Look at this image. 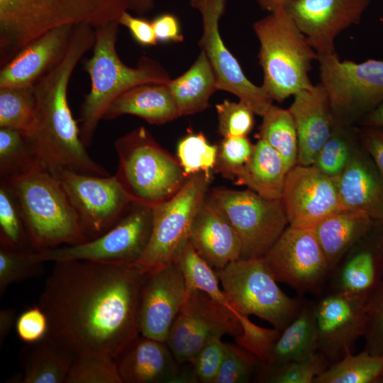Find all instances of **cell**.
Masks as SVG:
<instances>
[{
  "instance_id": "cell-1",
  "label": "cell",
  "mask_w": 383,
  "mask_h": 383,
  "mask_svg": "<svg viewBox=\"0 0 383 383\" xmlns=\"http://www.w3.org/2000/svg\"><path fill=\"white\" fill-rule=\"evenodd\" d=\"M148 272L137 263L55 262L39 306L48 320L46 337L74 359L114 358L140 335V294Z\"/></svg>"
},
{
  "instance_id": "cell-2",
  "label": "cell",
  "mask_w": 383,
  "mask_h": 383,
  "mask_svg": "<svg viewBox=\"0 0 383 383\" xmlns=\"http://www.w3.org/2000/svg\"><path fill=\"white\" fill-rule=\"evenodd\" d=\"M94 43L93 26L84 23L75 25L62 60L34 85L35 121L26 136L39 163L55 175L65 170L109 175L88 154L67 100L71 76L83 55L93 48Z\"/></svg>"
},
{
  "instance_id": "cell-3",
  "label": "cell",
  "mask_w": 383,
  "mask_h": 383,
  "mask_svg": "<svg viewBox=\"0 0 383 383\" xmlns=\"http://www.w3.org/2000/svg\"><path fill=\"white\" fill-rule=\"evenodd\" d=\"M130 0H0V66L46 32L65 25L94 28L130 9Z\"/></svg>"
},
{
  "instance_id": "cell-4",
  "label": "cell",
  "mask_w": 383,
  "mask_h": 383,
  "mask_svg": "<svg viewBox=\"0 0 383 383\" xmlns=\"http://www.w3.org/2000/svg\"><path fill=\"white\" fill-rule=\"evenodd\" d=\"M118 21L95 28V43L91 57L84 61L91 88L81 105L80 138L86 148L110 104L127 90L144 84H167L171 78L155 60L142 56L135 67L124 64L116 51Z\"/></svg>"
},
{
  "instance_id": "cell-5",
  "label": "cell",
  "mask_w": 383,
  "mask_h": 383,
  "mask_svg": "<svg viewBox=\"0 0 383 383\" xmlns=\"http://www.w3.org/2000/svg\"><path fill=\"white\" fill-rule=\"evenodd\" d=\"M1 182L16 199L34 251L88 240L60 180L39 162L27 172Z\"/></svg>"
},
{
  "instance_id": "cell-6",
  "label": "cell",
  "mask_w": 383,
  "mask_h": 383,
  "mask_svg": "<svg viewBox=\"0 0 383 383\" xmlns=\"http://www.w3.org/2000/svg\"><path fill=\"white\" fill-rule=\"evenodd\" d=\"M270 13L252 28L260 43L261 87L273 101L281 103L313 87L309 72L318 54L284 6Z\"/></svg>"
},
{
  "instance_id": "cell-7",
  "label": "cell",
  "mask_w": 383,
  "mask_h": 383,
  "mask_svg": "<svg viewBox=\"0 0 383 383\" xmlns=\"http://www.w3.org/2000/svg\"><path fill=\"white\" fill-rule=\"evenodd\" d=\"M115 174L132 202L154 208L174 196L187 176L177 158L140 126L115 141Z\"/></svg>"
},
{
  "instance_id": "cell-8",
  "label": "cell",
  "mask_w": 383,
  "mask_h": 383,
  "mask_svg": "<svg viewBox=\"0 0 383 383\" xmlns=\"http://www.w3.org/2000/svg\"><path fill=\"white\" fill-rule=\"evenodd\" d=\"M216 272L227 301L236 313L256 316L280 331L294 319L305 301L290 297L279 288L263 257L238 259Z\"/></svg>"
},
{
  "instance_id": "cell-9",
  "label": "cell",
  "mask_w": 383,
  "mask_h": 383,
  "mask_svg": "<svg viewBox=\"0 0 383 383\" xmlns=\"http://www.w3.org/2000/svg\"><path fill=\"white\" fill-rule=\"evenodd\" d=\"M319 77L337 123L356 126L383 101V61H341L337 53L318 55Z\"/></svg>"
},
{
  "instance_id": "cell-10",
  "label": "cell",
  "mask_w": 383,
  "mask_h": 383,
  "mask_svg": "<svg viewBox=\"0 0 383 383\" xmlns=\"http://www.w3.org/2000/svg\"><path fill=\"white\" fill-rule=\"evenodd\" d=\"M153 208L132 202L109 231L86 242L34 251L38 262L89 260L101 262L135 263L146 250L152 228Z\"/></svg>"
},
{
  "instance_id": "cell-11",
  "label": "cell",
  "mask_w": 383,
  "mask_h": 383,
  "mask_svg": "<svg viewBox=\"0 0 383 383\" xmlns=\"http://www.w3.org/2000/svg\"><path fill=\"white\" fill-rule=\"evenodd\" d=\"M209 196L240 239V259L263 257L289 225L282 199H267L248 189L216 188Z\"/></svg>"
},
{
  "instance_id": "cell-12",
  "label": "cell",
  "mask_w": 383,
  "mask_h": 383,
  "mask_svg": "<svg viewBox=\"0 0 383 383\" xmlns=\"http://www.w3.org/2000/svg\"><path fill=\"white\" fill-rule=\"evenodd\" d=\"M211 174L199 172L187 177L171 198L153 208L152 228L146 250L135 263L150 272L172 262L189 238L199 207L208 195Z\"/></svg>"
},
{
  "instance_id": "cell-13",
  "label": "cell",
  "mask_w": 383,
  "mask_h": 383,
  "mask_svg": "<svg viewBox=\"0 0 383 383\" xmlns=\"http://www.w3.org/2000/svg\"><path fill=\"white\" fill-rule=\"evenodd\" d=\"M242 333L236 313L197 289L187 290L184 302L166 343L179 364L190 363L211 340Z\"/></svg>"
},
{
  "instance_id": "cell-14",
  "label": "cell",
  "mask_w": 383,
  "mask_h": 383,
  "mask_svg": "<svg viewBox=\"0 0 383 383\" xmlns=\"http://www.w3.org/2000/svg\"><path fill=\"white\" fill-rule=\"evenodd\" d=\"M263 260L277 282L299 294H321L331 274L313 228L288 225Z\"/></svg>"
},
{
  "instance_id": "cell-15",
  "label": "cell",
  "mask_w": 383,
  "mask_h": 383,
  "mask_svg": "<svg viewBox=\"0 0 383 383\" xmlns=\"http://www.w3.org/2000/svg\"><path fill=\"white\" fill-rule=\"evenodd\" d=\"M189 3L201 17L203 31L198 45L210 62L218 90L234 94L255 114L262 116L273 100L262 87L256 86L246 77L220 35L219 21L225 13L226 0H189Z\"/></svg>"
},
{
  "instance_id": "cell-16",
  "label": "cell",
  "mask_w": 383,
  "mask_h": 383,
  "mask_svg": "<svg viewBox=\"0 0 383 383\" xmlns=\"http://www.w3.org/2000/svg\"><path fill=\"white\" fill-rule=\"evenodd\" d=\"M56 176L88 240L112 228L132 203L115 175L98 176L65 170Z\"/></svg>"
},
{
  "instance_id": "cell-17",
  "label": "cell",
  "mask_w": 383,
  "mask_h": 383,
  "mask_svg": "<svg viewBox=\"0 0 383 383\" xmlns=\"http://www.w3.org/2000/svg\"><path fill=\"white\" fill-rule=\"evenodd\" d=\"M313 301L317 330V351L330 365L353 353L363 335L367 298L328 291Z\"/></svg>"
},
{
  "instance_id": "cell-18",
  "label": "cell",
  "mask_w": 383,
  "mask_h": 383,
  "mask_svg": "<svg viewBox=\"0 0 383 383\" xmlns=\"http://www.w3.org/2000/svg\"><path fill=\"white\" fill-rule=\"evenodd\" d=\"M281 199L289 225L294 227L313 228L345 209L338 177L328 176L313 165H296L288 171Z\"/></svg>"
},
{
  "instance_id": "cell-19",
  "label": "cell",
  "mask_w": 383,
  "mask_h": 383,
  "mask_svg": "<svg viewBox=\"0 0 383 383\" xmlns=\"http://www.w3.org/2000/svg\"><path fill=\"white\" fill-rule=\"evenodd\" d=\"M371 0H291L284 8L318 55L335 53V39L361 21Z\"/></svg>"
},
{
  "instance_id": "cell-20",
  "label": "cell",
  "mask_w": 383,
  "mask_h": 383,
  "mask_svg": "<svg viewBox=\"0 0 383 383\" xmlns=\"http://www.w3.org/2000/svg\"><path fill=\"white\" fill-rule=\"evenodd\" d=\"M186 295L183 275L173 262L148 272L140 294L138 313L140 335L166 342Z\"/></svg>"
},
{
  "instance_id": "cell-21",
  "label": "cell",
  "mask_w": 383,
  "mask_h": 383,
  "mask_svg": "<svg viewBox=\"0 0 383 383\" xmlns=\"http://www.w3.org/2000/svg\"><path fill=\"white\" fill-rule=\"evenodd\" d=\"M114 360L123 383H194L191 363L179 364L166 342L138 335Z\"/></svg>"
},
{
  "instance_id": "cell-22",
  "label": "cell",
  "mask_w": 383,
  "mask_h": 383,
  "mask_svg": "<svg viewBox=\"0 0 383 383\" xmlns=\"http://www.w3.org/2000/svg\"><path fill=\"white\" fill-rule=\"evenodd\" d=\"M383 281V221L373 226L348 250L332 272L328 290L367 299Z\"/></svg>"
},
{
  "instance_id": "cell-23",
  "label": "cell",
  "mask_w": 383,
  "mask_h": 383,
  "mask_svg": "<svg viewBox=\"0 0 383 383\" xmlns=\"http://www.w3.org/2000/svg\"><path fill=\"white\" fill-rule=\"evenodd\" d=\"M75 25L52 29L26 45L1 67L0 87L34 86L65 56Z\"/></svg>"
},
{
  "instance_id": "cell-24",
  "label": "cell",
  "mask_w": 383,
  "mask_h": 383,
  "mask_svg": "<svg viewBox=\"0 0 383 383\" xmlns=\"http://www.w3.org/2000/svg\"><path fill=\"white\" fill-rule=\"evenodd\" d=\"M288 109L296 128L299 143L297 165H313L329 138L336 121L327 93L321 83L296 93Z\"/></svg>"
},
{
  "instance_id": "cell-25",
  "label": "cell",
  "mask_w": 383,
  "mask_h": 383,
  "mask_svg": "<svg viewBox=\"0 0 383 383\" xmlns=\"http://www.w3.org/2000/svg\"><path fill=\"white\" fill-rule=\"evenodd\" d=\"M188 239L215 270L240 259V239L226 215L209 195L194 218Z\"/></svg>"
},
{
  "instance_id": "cell-26",
  "label": "cell",
  "mask_w": 383,
  "mask_h": 383,
  "mask_svg": "<svg viewBox=\"0 0 383 383\" xmlns=\"http://www.w3.org/2000/svg\"><path fill=\"white\" fill-rule=\"evenodd\" d=\"M345 209L362 211L383 221V175L360 143L343 172L338 177Z\"/></svg>"
},
{
  "instance_id": "cell-27",
  "label": "cell",
  "mask_w": 383,
  "mask_h": 383,
  "mask_svg": "<svg viewBox=\"0 0 383 383\" xmlns=\"http://www.w3.org/2000/svg\"><path fill=\"white\" fill-rule=\"evenodd\" d=\"M126 114L155 125L180 117L167 84H144L127 90L110 104L103 119L109 121Z\"/></svg>"
},
{
  "instance_id": "cell-28",
  "label": "cell",
  "mask_w": 383,
  "mask_h": 383,
  "mask_svg": "<svg viewBox=\"0 0 383 383\" xmlns=\"http://www.w3.org/2000/svg\"><path fill=\"white\" fill-rule=\"evenodd\" d=\"M376 221L362 211L345 209L325 218L313 228L331 273Z\"/></svg>"
},
{
  "instance_id": "cell-29",
  "label": "cell",
  "mask_w": 383,
  "mask_h": 383,
  "mask_svg": "<svg viewBox=\"0 0 383 383\" xmlns=\"http://www.w3.org/2000/svg\"><path fill=\"white\" fill-rule=\"evenodd\" d=\"M288 167L282 156L262 139L233 182L271 199H281Z\"/></svg>"
},
{
  "instance_id": "cell-30",
  "label": "cell",
  "mask_w": 383,
  "mask_h": 383,
  "mask_svg": "<svg viewBox=\"0 0 383 383\" xmlns=\"http://www.w3.org/2000/svg\"><path fill=\"white\" fill-rule=\"evenodd\" d=\"M180 116L201 112L209 106L211 96L218 90L213 69L201 50L192 65L167 84Z\"/></svg>"
},
{
  "instance_id": "cell-31",
  "label": "cell",
  "mask_w": 383,
  "mask_h": 383,
  "mask_svg": "<svg viewBox=\"0 0 383 383\" xmlns=\"http://www.w3.org/2000/svg\"><path fill=\"white\" fill-rule=\"evenodd\" d=\"M317 351L313 301L305 300L294 319L280 333L269 356L268 365L307 358Z\"/></svg>"
},
{
  "instance_id": "cell-32",
  "label": "cell",
  "mask_w": 383,
  "mask_h": 383,
  "mask_svg": "<svg viewBox=\"0 0 383 383\" xmlns=\"http://www.w3.org/2000/svg\"><path fill=\"white\" fill-rule=\"evenodd\" d=\"M22 351L21 383H65L72 356L48 337Z\"/></svg>"
},
{
  "instance_id": "cell-33",
  "label": "cell",
  "mask_w": 383,
  "mask_h": 383,
  "mask_svg": "<svg viewBox=\"0 0 383 383\" xmlns=\"http://www.w3.org/2000/svg\"><path fill=\"white\" fill-rule=\"evenodd\" d=\"M172 262L181 271L187 290H200L231 309L219 287L216 270L196 251L189 239L179 248Z\"/></svg>"
},
{
  "instance_id": "cell-34",
  "label": "cell",
  "mask_w": 383,
  "mask_h": 383,
  "mask_svg": "<svg viewBox=\"0 0 383 383\" xmlns=\"http://www.w3.org/2000/svg\"><path fill=\"white\" fill-rule=\"evenodd\" d=\"M262 117L260 139L282 156L289 170L297 165L299 152L298 135L292 113L289 109L272 104Z\"/></svg>"
},
{
  "instance_id": "cell-35",
  "label": "cell",
  "mask_w": 383,
  "mask_h": 383,
  "mask_svg": "<svg viewBox=\"0 0 383 383\" xmlns=\"http://www.w3.org/2000/svg\"><path fill=\"white\" fill-rule=\"evenodd\" d=\"M382 372L383 355H374L363 350L330 365L313 383H378Z\"/></svg>"
},
{
  "instance_id": "cell-36",
  "label": "cell",
  "mask_w": 383,
  "mask_h": 383,
  "mask_svg": "<svg viewBox=\"0 0 383 383\" xmlns=\"http://www.w3.org/2000/svg\"><path fill=\"white\" fill-rule=\"evenodd\" d=\"M35 116L34 86L0 87V128L18 130L27 135Z\"/></svg>"
},
{
  "instance_id": "cell-37",
  "label": "cell",
  "mask_w": 383,
  "mask_h": 383,
  "mask_svg": "<svg viewBox=\"0 0 383 383\" xmlns=\"http://www.w3.org/2000/svg\"><path fill=\"white\" fill-rule=\"evenodd\" d=\"M359 143L356 126L337 123L318 151L313 165L330 177H338L347 166Z\"/></svg>"
},
{
  "instance_id": "cell-38",
  "label": "cell",
  "mask_w": 383,
  "mask_h": 383,
  "mask_svg": "<svg viewBox=\"0 0 383 383\" xmlns=\"http://www.w3.org/2000/svg\"><path fill=\"white\" fill-rule=\"evenodd\" d=\"M38 162L26 136L18 130L0 128V177L8 181L20 176Z\"/></svg>"
},
{
  "instance_id": "cell-39",
  "label": "cell",
  "mask_w": 383,
  "mask_h": 383,
  "mask_svg": "<svg viewBox=\"0 0 383 383\" xmlns=\"http://www.w3.org/2000/svg\"><path fill=\"white\" fill-rule=\"evenodd\" d=\"M328 366L323 356L316 352L300 360L278 365L260 363L253 380L260 383H313Z\"/></svg>"
},
{
  "instance_id": "cell-40",
  "label": "cell",
  "mask_w": 383,
  "mask_h": 383,
  "mask_svg": "<svg viewBox=\"0 0 383 383\" xmlns=\"http://www.w3.org/2000/svg\"><path fill=\"white\" fill-rule=\"evenodd\" d=\"M0 245L14 249H30L23 217L9 186L0 183Z\"/></svg>"
},
{
  "instance_id": "cell-41",
  "label": "cell",
  "mask_w": 383,
  "mask_h": 383,
  "mask_svg": "<svg viewBox=\"0 0 383 383\" xmlns=\"http://www.w3.org/2000/svg\"><path fill=\"white\" fill-rule=\"evenodd\" d=\"M177 155L187 177L199 172L211 174L216 163L218 145L211 144L201 132L190 133L179 141Z\"/></svg>"
},
{
  "instance_id": "cell-42",
  "label": "cell",
  "mask_w": 383,
  "mask_h": 383,
  "mask_svg": "<svg viewBox=\"0 0 383 383\" xmlns=\"http://www.w3.org/2000/svg\"><path fill=\"white\" fill-rule=\"evenodd\" d=\"M65 383H123L114 358L91 355L74 360Z\"/></svg>"
},
{
  "instance_id": "cell-43",
  "label": "cell",
  "mask_w": 383,
  "mask_h": 383,
  "mask_svg": "<svg viewBox=\"0 0 383 383\" xmlns=\"http://www.w3.org/2000/svg\"><path fill=\"white\" fill-rule=\"evenodd\" d=\"M30 249H14L0 245V296L13 282L36 276L43 270V262L34 261Z\"/></svg>"
},
{
  "instance_id": "cell-44",
  "label": "cell",
  "mask_w": 383,
  "mask_h": 383,
  "mask_svg": "<svg viewBox=\"0 0 383 383\" xmlns=\"http://www.w3.org/2000/svg\"><path fill=\"white\" fill-rule=\"evenodd\" d=\"M260 361L240 345L226 343V353L213 383H248L253 380Z\"/></svg>"
},
{
  "instance_id": "cell-45",
  "label": "cell",
  "mask_w": 383,
  "mask_h": 383,
  "mask_svg": "<svg viewBox=\"0 0 383 383\" xmlns=\"http://www.w3.org/2000/svg\"><path fill=\"white\" fill-rule=\"evenodd\" d=\"M253 148L247 136L223 138L218 145L214 172L233 181L250 159Z\"/></svg>"
},
{
  "instance_id": "cell-46",
  "label": "cell",
  "mask_w": 383,
  "mask_h": 383,
  "mask_svg": "<svg viewBox=\"0 0 383 383\" xmlns=\"http://www.w3.org/2000/svg\"><path fill=\"white\" fill-rule=\"evenodd\" d=\"M218 133L223 138L247 136L255 125V112L243 102L224 100L216 105Z\"/></svg>"
},
{
  "instance_id": "cell-47",
  "label": "cell",
  "mask_w": 383,
  "mask_h": 383,
  "mask_svg": "<svg viewBox=\"0 0 383 383\" xmlns=\"http://www.w3.org/2000/svg\"><path fill=\"white\" fill-rule=\"evenodd\" d=\"M242 333L234 338L235 343L253 354L262 364L267 363L270 353L281 331L256 325L248 316L236 313Z\"/></svg>"
},
{
  "instance_id": "cell-48",
  "label": "cell",
  "mask_w": 383,
  "mask_h": 383,
  "mask_svg": "<svg viewBox=\"0 0 383 383\" xmlns=\"http://www.w3.org/2000/svg\"><path fill=\"white\" fill-rule=\"evenodd\" d=\"M362 337L365 350L374 355H383V281L366 300Z\"/></svg>"
},
{
  "instance_id": "cell-49",
  "label": "cell",
  "mask_w": 383,
  "mask_h": 383,
  "mask_svg": "<svg viewBox=\"0 0 383 383\" xmlns=\"http://www.w3.org/2000/svg\"><path fill=\"white\" fill-rule=\"evenodd\" d=\"M226 353L221 338L206 344L190 362L194 383H213Z\"/></svg>"
},
{
  "instance_id": "cell-50",
  "label": "cell",
  "mask_w": 383,
  "mask_h": 383,
  "mask_svg": "<svg viewBox=\"0 0 383 383\" xmlns=\"http://www.w3.org/2000/svg\"><path fill=\"white\" fill-rule=\"evenodd\" d=\"M48 327L47 316L40 306L28 308L21 313L15 325L18 338L28 344L43 340Z\"/></svg>"
},
{
  "instance_id": "cell-51",
  "label": "cell",
  "mask_w": 383,
  "mask_h": 383,
  "mask_svg": "<svg viewBox=\"0 0 383 383\" xmlns=\"http://www.w3.org/2000/svg\"><path fill=\"white\" fill-rule=\"evenodd\" d=\"M356 129L360 144L383 175V127L356 126Z\"/></svg>"
},
{
  "instance_id": "cell-52",
  "label": "cell",
  "mask_w": 383,
  "mask_h": 383,
  "mask_svg": "<svg viewBox=\"0 0 383 383\" xmlns=\"http://www.w3.org/2000/svg\"><path fill=\"white\" fill-rule=\"evenodd\" d=\"M118 23L127 28L134 40L143 46H155V38L151 21L131 15L125 11L119 18Z\"/></svg>"
},
{
  "instance_id": "cell-53",
  "label": "cell",
  "mask_w": 383,
  "mask_h": 383,
  "mask_svg": "<svg viewBox=\"0 0 383 383\" xmlns=\"http://www.w3.org/2000/svg\"><path fill=\"white\" fill-rule=\"evenodd\" d=\"M155 38L161 43H181L184 40L178 18L171 13H163L152 21Z\"/></svg>"
},
{
  "instance_id": "cell-54",
  "label": "cell",
  "mask_w": 383,
  "mask_h": 383,
  "mask_svg": "<svg viewBox=\"0 0 383 383\" xmlns=\"http://www.w3.org/2000/svg\"><path fill=\"white\" fill-rule=\"evenodd\" d=\"M16 319L14 309L7 308L0 311V347L16 325Z\"/></svg>"
},
{
  "instance_id": "cell-55",
  "label": "cell",
  "mask_w": 383,
  "mask_h": 383,
  "mask_svg": "<svg viewBox=\"0 0 383 383\" xmlns=\"http://www.w3.org/2000/svg\"><path fill=\"white\" fill-rule=\"evenodd\" d=\"M356 126L383 127V101L365 116Z\"/></svg>"
},
{
  "instance_id": "cell-56",
  "label": "cell",
  "mask_w": 383,
  "mask_h": 383,
  "mask_svg": "<svg viewBox=\"0 0 383 383\" xmlns=\"http://www.w3.org/2000/svg\"><path fill=\"white\" fill-rule=\"evenodd\" d=\"M130 9L138 14H144L154 7V0H130Z\"/></svg>"
},
{
  "instance_id": "cell-57",
  "label": "cell",
  "mask_w": 383,
  "mask_h": 383,
  "mask_svg": "<svg viewBox=\"0 0 383 383\" xmlns=\"http://www.w3.org/2000/svg\"><path fill=\"white\" fill-rule=\"evenodd\" d=\"M291 0H256L260 8L265 11L272 12L282 6Z\"/></svg>"
},
{
  "instance_id": "cell-58",
  "label": "cell",
  "mask_w": 383,
  "mask_h": 383,
  "mask_svg": "<svg viewBox=\"0 0 383 383\" xmlns=\"http://www.w3.org/2000/svg\"><path fill=\"white\" fill-rule=\"evenodd\" d=\"M378 383H383V372H382V375H381V377H380V378H379V379L378 381Z\"/></svg>"
}]
</instances>
